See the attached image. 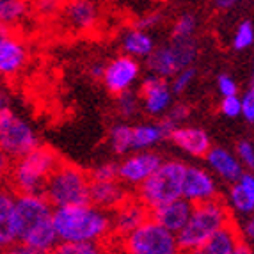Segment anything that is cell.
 <instances>
[{
    "label": "cell",
    "mask_w": 254,
    "mask_h": 254,
    "mask_svg": "<svg viewBox=\"0 0 254 254\" xmlns=\"http://www.w3.org/2000/svg\"><path fill=\"white\" fill-rule=\"evenodd\" d=\"M34 5L38 7L39 13L43 14H50V13H55V11H59L61 7V0H32Z\"/></svg>",
    "instance_id": "60d3db41"
},
{
    "label": "cell",
    "mask_w": 254,
    "mask_h": 254,
    "mask_svg": "<svg viewBox=\"0 0 254 254\" xmlns=\"http://www.w3.org/2000/svg\"><path fill=\"white\" fill-rule=\"evenodd\" d=\"M114 242L128 254H183L176 233L158 224L151 217Z\"/></svg>",
    "instance_id": "52a82bcc"
},
{
    "label": "cell",
    "mask_w": 254,
    "mask_h": 254,
    "mask_svg": "<svg viewBox=\"0 0 254 254\" xmlns=\"http://www.w3.org/2000/svg\"><path fill=\"white\" fill-rule=\"evenodd\" d=\"M182 197L190 204H199L219 197V187H217L213 174L210 171L203 169L201 165L187 164L185 176H183Z\"/></svg>",
    "instance_id": "4fadbf2b"
},
{
    "label": "cell",
    "mask_w": 254,
    "mask_h": 254,
    "mask_svg": "<svg viewBox=\"0 0 254 254\" xmlns=\"http://www.w3.org/2000/svg\"><path fill=\"white\" fill-rule=\"evenodd\" d=\"M240 160V164L249 171H254V144L251 140L242 139L237 144V153H235Z\"/></svg>",
    "instance_id": "836d02e7"
},
{
    "label": "cell",
    "mask_w": 254,
    "mask_h": 254,
    "mask_svg": "<svg viewBox=\"0 0 254 254\" xmlns=\"http://www.w3.org/2000/svg\"><path fill=\"white\" fill-rule=\"evenodd\" d=\"M38 144V133L30 127L29 121H25L11 109H5L0 114V149L11 160L23 157Z\"/></svg>",
    "instance_id": "9c48e42d"
},
{
    "label": "cell",
    "mask_w": 254,
    "mask_h": 254,
    "mask_svg": "<svg viewBox=\"0 0 254 254\" xmlns=\"http://www.w3.org/2000/svg\"><path fill=\"white\" fill-rule=\"evenodd\" d=\"M18 242L52 251L57 244L54 229V206L43 194H16Z\"/></svg>",
    "instance_id": "7a4b0ae2"
},
{
    "label": "cell",
    "mask_w": 254,
    "mask_h": 254,
    "mask_svg": "<svg viewBox=\"0 0 254 254\" xmlns=\"http://www.w3.org/2000/svg\"><path fill=\"white\" fill-rule=\"evenodd\" d=\"M5 109H9V107H7V96H5L4 91L0 89V114H2Z\"/></svg>",
    "instance_id": "c3c4849f"
},
{
    "label": "cell",
    "mask_w": 254,
    "mask_h": 254,
    "mask_svg": "<svg viewBox=\"0 0 254 254\" xmlns=\"http://www.w3.org/2000/svg\"><path fill=\"white\" fill-rule=\"evenodd\" d=\"M63 162L50 146L38 144L23 157L11 162L7 183L16 194H43L45 183Z\"/></svg>",
    "instance_id": "3957f363"
},
{
    "label": "cell",
    "mask_w": 254,
    "mask_h": 254,
    "mask_svg": "<svg viewBox=\"0 0 254 254\" xmlns=\"http://www.w3.org/2000/svg\"><path fill=\"white\" fill-rule=\"evenodd\" d=\"M61 18L75 34H89L100 23V9L94 0H66L61 7Z\"/></svg>",
    "instance_id": "5bb4252c"
},
{
    "label": "cell",
    "mask_w": 254,
    "mask_h": 254,
    "mask_svg": "<svg viewBox=\"0 0 254 254\" xmlns=\"http://www.w3.org/2000/svg\"><path fill=\"white\" fill-rule=\"evenodd\" d=\"M231 254H254V253H253V249H251L249 244L244 242V238H242L237 246H235V249L231 251Z\"/></svg>",
    "instance_id": "f6af8a7d"
},
{
    "label": "cell",
    "mask_w": 254,
    "mask_h": 254,
    "mask_svg": "<svg viewBox=\"0 0 254 254\" xmlns=\"http://www.w3.org/2000/svg\"><path fill=\"white\" fill-rule=\"evenodd\" d=\"M7 32H11V29H9V27H5L4 23H0V36L7 34Z\"/></svg>",
    "instance_id": "681fc988"
},
{
    "label": "cell",
    "mask_w": 254,
    "mask_h": 254,
    "mask_svg": "<svg viewBox=\"0 0 254 254\" xmlns=\"http://www.w3.org/2000/svg\"><path fill=\"white\" fill-rule=\"evenodd\" d=\"M140 109H144L149 116H164L173 105V89L167 78L157 75H148L140 82L139 87Z\"/></svg>",
    "instance_id": "7c38bea8"
},
{
    "label": "cell",
    "mask_w": 254,
    "mask_h": 254,
    "mask_svg": "<svg viewBox=\"0 0 254 254\" xmlns=\"http://www.w3.org/2000/svg\"><path fill=\"white\" fill-rule=\"evenodd\" d=\"M103 254H128V253H125V251L121 249L116 242H110V244H107L105 253H103Z\"/></svg>",
    "instance_id": "7dc6e473"
},
{
    "label": "cell",
    "mask_w": 254,
    "mask_h": 254,
    "mask_svg": "<svg viewBox=\"0 0 254 254\" xmlns=\"http://www.w3.org/2000/svg\"><path fill=\"white\" fill-rule=\"evenodd\" d=\"M194 80H195V69L192 68V66L190 68L180 69V71L171 78V89H173L174 94H183L190 87Z\"/></svg>",
    "instance_id": "1f68e13d"
},
{
    "label": "cell",
    "mask_w": 254,
    "mask_h": 254,
    "mask_svg": "<svg viewBox=\"0 0 254 254\" xmlns=\"http://www.w3.org/2000/svg\"><path fill=\"white\" fill-rule=\"evenodd\" d=\"M0 254H50V251H43V249H38V247L16 242V244H13V246L7 247L5 251H2Z\"/></svg>",
    "instance_id": "f35d334b"
},
{
    "label": "cell",
    "mask_w": 254,
    "mask_h": 254,
    "mask_svg": "<svg viewBox=\"0 0 254 254\" xmlns=\"http://www.w3.org/2000/svg\"><path fill=\"white\" fill-rule=\"evenodd\" d=\"M116 110L123 119H130L140 110V100L135 91H125L116 96Z\"/></svg>",
    "instance_id": "f1b7e54d"
},
{
    "label": "cell",
    "mask_w": 254,
    "mask_h": 254,
    "mask_svg": "<svg viewBox=\"0 0 254 254\" xmlns=\"http://www.w3.org/2000/svg\"><path fill=\"white\" fill-rule=\"evenodd\" d=\"M89 178L93 182H107V180H118V164L114 162H105V164L96 165L89 171Z\"/></svg>",
    "instance_id": "d6a6232c"
},
{
    "label": "cell",
    "mask_w": 254,
    "mask_h": 254,
    "mask_svg": "<svg viewBox=\"0 0 254 254\" xmlns=\"http://www.w3.org/2000/svg\"><path fill=\"white\" fill-rule=\"evenodd\" d=\"M164 116L169 119L173 125L180 127V125H182L183 121L190 116V107L187 105V103H173V105H171V109L167 110Z\"/></svg>",
    "instance_id": "d590c367"
},
{
    "label": "cell",
    "mask_w": 254,
    "mask_h": 254,
    "mask_svg": "<svg viewBox=\"0 0 254 254\" xmlns=\"http://www.w3.org/2000/svg\"><path fill=\"white\" fill-rule=\"evenodd\" d=\"M130 197V189L119 180H107V182H93L89 187V203L102 208L105 212H114L119 204Z\"/></svg>",
    "instance_id": "d6986e66"
},
{
    "label": "cell",
    "mask_w": 254,
    "mask_h": 254,
    "mask_svg": "<svg viewBox=\"0 0 254 254\" xmlns=\"http://www.w3.org/2000/svg\"><path fill=\"white\" fill-rule=\"evenodd\" d=\"M233 48L235 50H246L254 45V25L251 21H240L233 34Z\"/></svg>",
    "instance_id": "4dcf8cb0"
},
{
    "label": "cell",
    "mask_w": 254,
    "mask_h": 254,
    "mask_svg": "<svg viewBox=\"0 0 254 254\" xmlns=\"http://www.w3.org/2000/svg\"><path fill=\"white\" fill-rule=\"evenodd\" d=\"M158 2H160V0H158Z\"/></svg>",
    "instance_id": "f5cc1de1"
},
{
    "label": "cell",
    "mask_w": 254,
    "mask_h": 254,
    "mask_svg": "<svg viewBox=\"0 0 254 254\" xmlns=\"http://www.w3.org/2000/svg\"><path fill=\"white\" fill-rule=\"evenodd\" d=\"M11 158L5 155L2 149H0V185H4L7 182V176H9V169H11Z\"/></svg>",
    "instance_id": "7bdbcfd3"
},
{
    "label": "cell",
    "mask_w": 254,
    "mask_h": 254,
    "mask_svg": "<svg viewBox=\"0 0 254 254\" xmlns=\"http://www.w3.org/2000/svg\"><path fill=\"white\" fill-rule=\"evenodd\" d=\"M253 85H254V78H253Z\"/></svg>",
    "instance_id": "816d5d0a"
},
{
    "label": "cell",
    "mask_w": 254,
    "mask_h": 254,
    "mask_svg": "<svg viewBox=\"0 0 254 254\" xmlns=\"http://www.w3.org/2000/svg\"><path fill=\"white\" fill-rule=\"evenodd\" d=\"M217 89H219L220 96H233V94H238V85L237 82L231 78L229 75H220L217 78Z\"/></svg>",
    "instance_id": "74e56055"
},
{
    "label": "cell",
    "mask_w": 254,
    "mask_h": 254,
    "mask_svg": "<svg viewBox=\"0 0 254 254\" xmlns=\"http://www.w3.org/2000/svg\"><path fill=\"white\" fill-rule=\"evenodd\" d=\"M89 171L69 162H61L45 183L43 195L54 208L89 203Z\"/></svg>",
    "instance_id": "5b68a950"
},
{
    "label": "cell",
    "mask_w": 254,
    "mask_h": 254,
    "mask_svg": "<svg viewBox=\"0 0 254 254\" xmlns=\"http://www.w3.org/2000/svg\"><path fill=\"white\" fill-rule=\"evenodd\" d=\"M162 21V14L160 13H149V14H144V16H140L139 20L133 23V27L137 29H142V30H151L158 25Z\"/></svg>",
    "instance_id": "ab89813d"
},
{
    "label": "cell",
    "mask_w": 254,
    "mask_h": 254,
    "mask_svg": "<svg viewBox=\"0 0 254 254\" xmlns=\"http://www.w3.org/2000/svg\"><path fill=\"white\" fill-rule=\"evenodd\" d=\"M110 217H112V231H114L116 240L133 231L137 226L149 219V210L131 194L123 204H119L114 212H110Z\"/></svg>",
    "instance_id": "2e32d148"
},
{
    "label": "cell",
    "mask_w": 254,
    "mask_h": 254,
    "mask_svg": "<svg viewBox=\"0 0 254 254\" xmlns=\"http://www.w3.org/2000/svg\"><path fill=\"white\" fill-rule=\"evenodd\" d=\"M185 169L187 164L182 160H162L151 176L137 187L133 195L149 212L165 203L180 199Z\"/></svg>",
    "instance_id": "8992f818"
},
{
    "label": "cell",
    "mask_w": 254,
    "mask_h": 254,
    "mask_svg": "<svg viewBox=\"0 0 254 254\" xmlns=\"http://www.w3.org/2000/svg\"><path fill=\"white\" fill-rule=\"evenodd\" d=\"M155 39L148 30L130 27L121 36V48L123 54L135 57V59H146L153 50H155Z\"/></svg>",
    "instance_id": "cb8c5ba5"
},
{
    "label": "cell",
    "mask_w": 254,
    "mask_h": 254,
    "mask_svg": "<svg viewBox=\"0 0 254 254\" xmlns=\"http://www.w3.org/2000/svg\"><path fill=\"white\" fill-rule=\"evenodd\" d=\"M238 4V0H213V5L219 11H229Z\"/></svg>",
    "instance_id": "ee69618b"
},
{
    "label": "cell",
    "mask_w": 254,
    "mask_h": 254,
    "mask_svg": "<svg viewBox=\"0 0 254 254\" xmlns=\"http://www.w3.org/2000/svg\"><path fill=\"white\" fill-rule=\"evenodd\" d=\"M54 229L59 242H114L110 212L93 203L54 208Z\"/></svg>",
    "instance_id": "6da1fadb"
},
{
    "label": "cell",
    "mask_w": 254,
    "mask_h": 254,
    "mask_svg": "<svg viewBox=\"0 0 254 254\" xmlns=\"http://www.w3.org/2000/svg\"><path fill=\"white\" fill-rule=\"evenodd\" d=\"M190 210L192 204L183 197H180V199H174L171 203H165L151 210L149 217L153 220H157L158 224H162L164 228H167L169 231H173V233H178L180 229L185 226L187 219L190 215Z\"/></svg>",
    "instance_id": "603a6c76"
},
{
    "label": "cell",
    "mask_w": 254,
    "mask_h": 254,
    "mask_svg": "<svg viewBox=\"0 0 254 254\" xmlns=\"http://www.w3.org/2000/svg\"><path fill=\"white\" fill-rule=\"evenodd\" d=\"M195 29H197V18L190 13H185L176 18L171 30V38L173 39H183V38H194Z\"/></svg>",
    "instance_id": "f546056e"
},
{
    "label": "cell",
    "mask_w": 254,
    "mask_h": 254,
    "mask_svg": "<svg viewBox=\"0 0 254 254\" xmlns=\"http://www.w3.org/2000/svg\"><path fill=\"white\" fill-rule=\"evenodd\" d=\"M61 2H63V4H64V2H66V0H61Z\"/></svg>",
    "instance_id": "f907efd6"
},
{
    "label": "cell",
    "mask_w": 254,
    "mask_h": 254,
    "mask_svg": "<svg viewBox=\"0 0 254 254\" xmlns=\"http://www.w3.org/2000/svg\"><path fill=\"white\" fill-rule=\"evenodd\" d=\"M204 160L210 167V173L228 183L237 182L244 174V165L240 164L237 155L226 148H220V146H212Z\"/></svg>",
    "instance_id": "ffe728a7"
},
{
    "label": "cell",
    "mask_w": 254,
    "mask_h": 254,
    "mask_svg": "<svg viewBox=\"0 0 254 254\" xmlns=\"http://www.w3.org/2000/svg\"><path fill=\"white\" fill-rule=\"evenodd\" d=\"M199 54V45L194 38L173 39L167 45L155 47V50L146 57V68L149 75L162 78H173L180 69L190 68Z\"/></svg>",
    "instance_id": "ba28073f"
},
{
    "label": "cell",
    "mask_w": 254,
    "mask_h": 254,
    "mask_svg": "<svg viewBox=\"0 0 254 254\" xmlns=\"http://www.w3.org/2000/svg\"><path fill=\"white\" fill-rule=\"evenodd\" d=\"M220 112L226 116V118H240L242 114V102L238 94H233V96H224L220 100L219 105Z\"/></svg>",
    "instance_id": "e575fe53"
},
{
    "label": "cell",
    "mask_w": 254,
    "mask_h": 254,
    "mask_svg": "<svg viewBox=\"0 0 254 254\" xmlns=\"http://www.w3.org/2000/svg\"><path fill=\"white\" fill-rule=\"evenodd\" d=\"M105 247L98 242H57L50 254H103Z\"/></svg>",
    "instance_id": "83f0119b"
},
{
    "label": "cell",
    "mask_w": 254,
    "mask_h": 254,
    "mask_svg": "<svg viewBox=\"0 0 254 254\" xmlns=\"http://www.w3.org/2000/svg\"><path fill=\"white\" fill-rule=\"evenodd\" d=\"M109 146L116 155L131 153V127L128 123H116L109 130Z\"/></svg>",
    "instance_id": "4316f807"
},
{
    "label": "cell",
    "mask_w": 254,
    "mask_h": 254,
    "mask_svg": "<svg viewBox=\"0 0 254 254\" xmlns=\"http://www.w3.org/2000/svg\"><path fill=\"white\" fill-rule=\"evenodd\" d=\"M89 75L96 80H102V75H103V64L102 63H94L93 66L89 68Z\"/></svg>",
    "instance_id": "bcb514c9"
},
{
    "label": "cell",
    "mask_w": 254,
    "mask_h": 254,
    "mask_svg": "<svg viewBox=\"0 0 254 254\" xmlns=\"http://www.w3.org/2000/svg\"><path fill=\"white\" fill-rule=\"evenodd\" d=\"M226 204L237 215L247 217L254 213V174L244 173L237 182L231 183L226 197Z\"/></svg>",
    "instance_id": "44dd1931"
},
{
    "label": "cell",
    "mask_w": 254,
    "mask_h": 254,
    "mask_svg": "<svg viewBox=\"0 0 254 254\" xmlns=\"http://www.w3.org/2000/svg\"><path fill=\"white\" fill-rule=\"evenodd\" d=\"M30 14V0H0V23L5 27L20 25Z\"/></svg>",
    "instance_id": "484cf974"
},
{
    "label": "cell",
    "mask_w": 254,
    "mask_h": 254,
    "mask_svg": "<svg viewBox=\"0 0 254 254\" xmlns=\"http://www.w3.org/2000/svg\"><path fill=\"white\" fill-rule=\"evenodd\" d=\"M139 76H140L139 59L130 57L127 54H121L112 57L103 66L102 82L110 94L118 96V94L125 93V91L133 89V85L137 84Z\"/></svg>",
    "instance_id": "30bf717a"
},
{
    "label": "cell",
    "mask_w": 254,
    "mask_h": 254,
    "mask_svg": "<svg viewBox=\"0 0 254 254\" xmlns=\"http://www.w3.org/2000/svg\"><path fill=\"white\" fill-rule=\"evenodd\" d=\"M169 140L183 153L195 158H204L212 148V139L208 135V131L199 127L180 125L169 133Z\"/></svg>",
    "instance_id": "e0dca14e"
},
{
    "label": "cell",
    "mask_w": 254,
    "mask_h": 254,
    "mask_svg": "<svg viewBox=\"0 0 254 254\" xmlns=\"http://www.w3.org/2000/svg\"><path fill=\"white\" fill-rule=\"evenodd\" d=\"M242 240L240 229L235 222L228 224L215 235L201 242L199 246L192 247L189 251H183V254H231L238 242Z\"/></svg>",
    "instance_id": "7402d4cb"
},
{
    "label": "cell",
    "mask_w": 254,
    "mask_h": 254,
    "mask_svg": "<svg viewBox=\"0 0 254 254\" xmlns=\"http://www.w3.org/2000/svg\"><path fill=\"white\" fill-rule=\"evenodd\" d=\"M16 242V192L9 185H0V253Z\"/></svg>",
    "instance_id": "ac0fdd59"
},
{
    "label": "cell",
    "mask_w": 254,
    "mask_h": 254,
    "mask_svg": "<svg viewBox=\"0 0 254 254\" xmlns=\"http://www.w3.org/2000/svg\"><path fill=\"white\" fill-rule=\"evenodd\" d=\"M29 61V48L13 32L0 36V76L13 78L20 75Z\"/></svg>",
    "instance_id": "9a60e30c"
},
{
    "label": "cell",
    "mask_w": 254,
    "mask_h": 254,
    "mask_svg": "<svg viewBox=\"0 0 254 254\" xmlns=\"http://www.w3.org/2000/svg\"><path fill=\"white\" fill-rule=\"evenodd\" d=\"M162 164V157L153 149L146 151H131L125 155V158L118 164V180L127 189L135 190L140 183L148 180Z\"/></svg>",
    "instance_id": "8fae6325"
},
{
    "label": "cell",
    "mask_w": 254,
    "mask_h": 254,
    "mask_svg": "<svg viewBox=\"0 0 254 254\" xmlns=\"http://www.w3.org/2000/svg\"><path fill=\"white\" fill-rule=\"evenodd\" d=\"M167 139V131L160 123H146L131 127V151H146Z\"/></svg>",
    "instance_id": "d4e9b609"
},
{
    "label": "cell",
    "mask_w": 254,
    "mask_h": 254,
    "mask_svg": "<svg viewBox=\"0 0 254 254\" xmlns=\"http://www.w3.org/2000/svg\"><path fill=\"white\" fill-rule=\"evenodd\" d=\"M240 102H242L240 116L246 121H249V123H254V85L244 93V96H240Z\"/></svg>",
    "instance_id": "8d00e7d4"
},
{
    "label": "cell",
    "mask_w": 254,
    "mask_h": 254,
    "mask_svg": "<svg viewBox=\"0 0 254 254\" xmlns=\"http://www.w3.org/2000/svg\"><path fill=\"white\" fill-rule=\"evenodd\" d=\"M231 222H233V213L224 199L215 197L212 201L192 204L190 215L187 219L185 226L176 233L180 247L183 251H189L199 246L201 242L215 235Z\"/></svg>",
    "instance_id": "277c9868"
},
{
    "label": "cell",
    "mask_w": 254,
    "mask_h": 254,
    "mask_svg": "<svg viewBox=\"0 0 254 254\" xmlns=\"http://www.w3.org/2000/svg\"><path fill=\"white\" fill-rule=\"evenodd\" d=\"M238 229H240L242 238H246V240H249V242H254V213L247 215L246 220L242 222V226Z\"/></svg>",
    "instance_id": "b9f144b4"
}]
</instances>
